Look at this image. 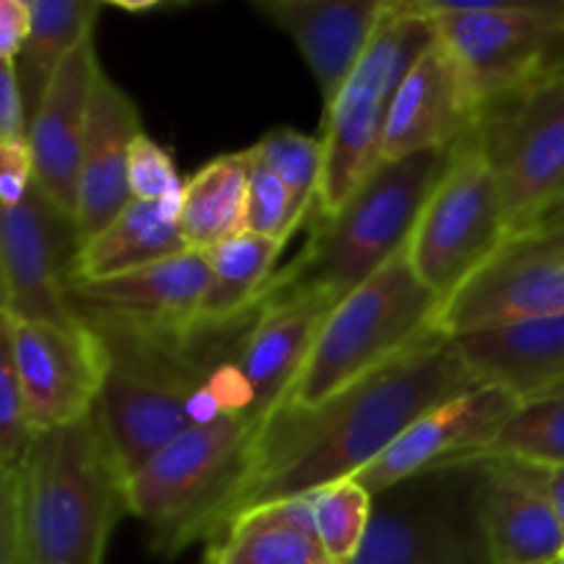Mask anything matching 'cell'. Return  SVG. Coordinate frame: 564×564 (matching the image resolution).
<instances>
[{
	"mask_svg": "<svg viewBox=\"0 0 564 564\" xmlns=\"http://www.w3.org/2000/svg\"><path fill=\"white\" fill-rule=\"evenodd\" d=\"M449 158L452 147L380 165L339 213L317 220L303 251L273 275L264 295L325 292L341 301L358 290L408 248Z\"/></svg>",
	"mask_w": 564,
	"mask_h": 564,
	"instance_id": "obj_3",
	"label": "cell"
},
{
	"mask_svg": "<svg viewBox=\"0 0 564 564\" xmlns=\"http://www.w3.org/2000/svg\"><path fill=\"white\" fill-rule=\"evenodd\" d=\"M251 149L209 160L185 182L182 231L191 251H213L248 229Z\"/></svg>",
	"mask_w": 564,
	"mask_h": 564,
	"instance_id": "obj_27",
	"label": "cell"
},
{
	"mask_svg": "<svg viewBox=\"0 0 564 564\" xmlns=\"http://www.w3.org/2000/svg\"><path fill=\"white\" fill-rule=\"evenodd\" d=\"M0 345L9 347L39 435L72 427L97 408L108 378V345L83 323H14L0 317Z\"/></svg>",
	"mask_w": 564,
	"mask_h": 564,
	"instance_id": "obj_13",
	"label": "cell"
},
{
	"mask_svg": "<svg viewBox=\"0 0 564 564\" xmlns=\"http://www.w3.org/2000/svg\"><path fill=\"white\" fill-rule=\"evenodd\" d=\"M251 149L290 191L295 213L303 224L317 209L319 191H323V138H312L297 130H270Z\"/></svg>",
	"mask_w": 564,
	"mask_h": 564,
	"instance_id": "obj_30",
	"label": "cell"
},
{
	"mask_svg": "<svg viewBox=\"0 0 564 564\" xmlns=\"http://www.w3.org/2000/svg\"><path fill=\"white\" fill-rule=\"evenodd\" d=\"M560 202H564V187H562V193H560V198H556V202H554V204H560ZM554 204H551V207H554ZM551 207H549V209H551ZM549 209H545V213H549ZM545 213H543V215H545ZM543 215H540V218H543Z\"/></svg>",
	"mask_w": 564,
	"mask_h": 564,
	"instance_id": "obj_41",
	"label": "cell"
},
{
	"mask_svg": "<svg viewBox=\"0 0 564 564\" xmlns=\"http://www.w3.org/2000/svg\"><path fill=\"white\" fill-rule=\"evenodd\" d=\"M99 9L88 0H31V31L14 61L31 121L61 64L94 36Z\"/></svg>",
	"mask_w": 564,
	"mask_h": 564,
	"instance_id": "obj_28",
	"label": "cell"
},
{
	"mask_svg": "<svg viewBox=\"0 0 564 564\" xmlns=\"http://www.w3.org/2000/svg\"><path fill=\"white\" fill-rule=\"evenodd\" d=\"M441 306L444 301L419 279L408 248H402L372 279L336 303L279 411L317 408L378 372L438 330Z\"/></svg>",
	"mask_w": 564,
	"mask_h": 564,
	"instance_id": "obj_5",
	"label": "cell"
},
{
	"mask_svg": "<svg viewBox=\"0 0 564 564\" xmlns=\"http://www.w3.org/2000/svg\"><path fill=\"white\" fill-rule=\"evenodd\" d=\"M36 438L39 433L28 416L11 352L0 345V471H17L25 466Z\"/></svg>",
	"mask_w": 564,
	"mask_h": 564,
	"instance_id": "obj_32",
	"label": "cell"
},
{
	"mask_svg": "<svg viewBox=\"0 0 564 564\" xmlns=\"http://www.w3.org/2000/svg\"><path fill=\"white\" fill-rule=\"evenodd\" d=\"M438 39L419 0H394L380 22L361 64L325 110V174L319 191V220L339 213L386 163V124L408 72Z\"/></svg>",
	"mask_w": 564,
	"mask_h": 564,
	"instance_id": "obj_6",
	"label": "cell"
},
{
	"mask_svg": "<svg viewBox=\"0 0 564 564\" xmlns=\"http://www.w3.org/2000/svg\"><path fill=\"white\" fill-rule=\"evenodd\" d=\"M31 135V110L22 94L17 66L0 64V143H20Z\"/></svg>",
	"mask_w": 564,
	"mask_h": 564,
	"instance_id": "obj_37",
	"label": "cell"
},
{
	"mask_svg": "<svg viewBox=\"0 0 564 564\" xmlns=\"http://www.w3.org/2000/svg\"><path fill=\"white\" fill-rule=\"evenodd\" d=\"M66 237L75 240V226L36 185L25 202L0 209V317L14 323H77L69 308L72 259H64Z\"/></svg>",
	"mask_w": 564,
	"mask_h": 564,
	"instance_id": "obj_15",
	"label": "cell"
},
{
	"mask_svg": "<svg viewBox=\"0 0 564 564\" xmlns=\"http://www.w3.org/2000/svg\"><path fill=\"white\" fill-rule=\"evenodd\" d=\"M350 564H490L477 510V466L419 474L375 496Z\"/></svg>",
	"mask_w": 564,
	"mask_h": 564,
	"instance_id": "obj_10",
	"label": "cell"
},
{
	"mask_svg": "<svg viewBox=\"0 0 564 564\" xmlns=\"http://www.w3.org/2000/svg\"><path fill=\"white\" fill-rule=\"evenodd\" d=\"M319 540L334 564H350L361 551L372 521L375 496L356 479H341L312 494Z\"/></svg>",
	"mask_w": 564,
	"mask_h": 564,
	"instance_id": "obj_31",
	"label": "cell"
},
{
	"mask_svg": "<svg viewBox=\"0 0 564 564\" xmlns=\"http://www.w3.org/2000/svg\"><path fill=\"white\" fill-rule=\"evenodd\" d=\"M540 479H543V488L549 494L551 505H554L556 518H560L562 529H564V466H554V468H538Z\"/></svg>",
	"mask_w": 564,
	"mask_h": 564,
	"instance_id": "obj_39",
	"label": "cell"
},
{
	"mask_svg": "<svg viewBox=\"0 0 564 564\" xmlns=\"http://www.w3.org/2000/svg\"><path fill=\"white\" fill-rule=\"evenodd\" d=\"M191 251L182 231V202H135L83 242L72 259V279L97 281L135 273Z\"/></svg>",
	"mask_w": 564,
	"mask_h": 564,
	"instance_id": "obj_24",
	"label": "cell"
},
{
	"mask_svg": "<svg viewBox=\"0 0 564 564\" xmlns=\"http://www.w3.org/2000/svg\"><path fill=\"white\" fill-rule=\"evenodd\" d=\"M419 6L460 61L485 113L564 69V0Z\"/></svg>",
	"mask_w": 564,
	"mask_h": 564,
	"instance_id": "obj_8",
	"label": "cell"
},
{
	"mask_svg": "<svg viewBox=\"0 0 564 564\" xmlns=\"http://www.w3.org/2000/svg\"><path fill=\"white\" fill-rule=\"evenodd\" d=\"M477 510L490 564H562L564 529L534 466H477Z\"/></svg>",
	"mask_w": 564,
	"mask_h": 564,
	"instance_id": "obj_20",
	"label": "cell"
},
{
	"mask_svg": "<svg viewBox=\"0 0 564 564\" xmlns=\"http://www.w3.org/2000/svg\"><path fill=\"white\" fill-rule=\"evenodd\" d=\"M455 345L479 383L521 400L564 380V314L479 328L455 336Z\"/></svg>",
	"mask_w": 564,
	"mask_h": 564,
	"instance_id": "obj_23",
	"label": "cell"
},
{
	"mask_svg": "<svg viewBox=\"0 0 564 564\" xmlns=\"http://www.w3.org/2000/svg\"><path fill=\"white\" fill-rule=\"evenodd\" d=\"M36 171L28 141L0 143V209H11L25 202Z\"/></svg>",
	"mask_w": 564,
	"mask_h": 564,
	"instance_id": "obj_36",
	"label": "cell"
},
{
	"mask_svg": "<svg viewBox=\"0 0 564 564\" xmlns=\"http://www.w3.org/2000/svg\"><path fill=\"white\" fill-rule=\"evenodd\" d=\"M479 383L441 330L317 408H284L259 424L235 488L209 523L213 543L251 507L312 496L372 466L422 413Z\"/></svg>",
	"mask_w": 564,
	"mask_h": 564,
	"instance_id": "obj_1",
	"label": "cell"
},
{
	"mask_svg": "<svg viewBox=\"0 0 564 564\" xmlns=\"http://www.w3.org/2000/svg\"><path fill=\"white\" fill-rule=\"evenodd\" d=\"M284 242L242 231L207 253V290L198 308V336L220 334L246 323L262 303L270 281L279 273Z\"/></svg>",
	"mask_w": 564,
	"mask_h": 564,
	"instance_id": "obj_26",
	"label": "cell"
},
{
	"mask_svg": "<svg viewBox=\"0 0 564 564\" xmlns=\"http://www.w3.org/2000/svg\"><path fill=\"white\" fill-rule=\"evenodd\" d=\"M204 564H334L314 521L312 496L268 501L231 518Z\"/></svg>",
	"mask_w": 564,
	"mask_h": 564,
	"instance_id": "obj_25",
	"label": "cell"
},
{
	"mask_svg": "<svg viewBox=\"0 0 564 564\" xmlns=\"http://www.w3.org/2000/svg\"><path fill=\"white\" fill-rule=\"evenodd\" d=\"M336 303L325 292H279L264 295L248 317L235 347V367L251 400L257 430L290 394Z\"/></svg>",
	"mask_w": 564,
	"mask_h": 564,
	"instance_id": "obj_17",
	"label": "cell"
},
{
	"mask_svg": "<svg viewBox=\"0 0 564 564\" xmlns=\"http://www.w3.org/2000/svg\"><path fill=\"white\" fill-rule=\"evenodd\" d=\"M20 474L31 564H105L127 507L94 413L39 435Z\"/></svg>",
	"mask_w": 564,
	"mask_h": 564,
	"instance_id": "obj_4",
	"label": "cell"
},
{
	"mask_svg": "<svg viewBox=\"0 0 564 564\" xmlns=\"http://www.w3.org/2000/svg\"><path fill=\"white\" fill-rule=\"evenodd\" d=\"M251 149V147H248ZM251 196H248V229L253 235L270 237V240L284 242L292 237V231L301 226V218L295 213L290 191L279 182V176L253 154L251 149Z\"/></svg>",
	"mask_w": 564,
	"mask_h": 564,
	"instance_id": "obj_33",
	"label": "cell"
},
{
	"mask_svg": "<svg viewBox=\"0 0 564 564\" xmlns=\"http://www.w3.org/2000/svg\"><path fill=\"white\" fill-rule=\"evenodd\" d=\"M141 135L143 124L135 102L102 69L97 91H94L91 124H88L80 185H77V248L97 237L105 226L113 224L124 213L127 204L132 202L130 152L132 143Z\"/></svg>",
	"mask_w": 564,
	"mask_h": 564,
	"instance_id": "obj_22",
	"label": "cell"
},
{
	"mask_svg": "<svg viewBox=\"0 0 564 564\" xmlns=\"http://www.w3.org/2000/svg\"><path fill=\"white\" fill-rule=\"evenodd\" d=\"M257 427L220 416L185 430L124 482V507L154 532L152 551L182 554L209 538L215 510L235 488Z\"/></svg>",
	"mask_w": 564,
	"mask_h": 564,
	"instance_id": "obj_7",
	"label": "cell"
},
{
	"mask_svg": "<svg viewBox=\"0 0 564 564\" xmlns=\"http://www.w3.org/2000/svg\"><path fill=\"white\" fill-rule=\"evenodd\" d=\"M490 460L523 463L534 468L564 466V380L521 400L499 435L460 466Z\"/></svg>",
	"mask_w": 564,
	"mask_h": 564,
	"instance_id": "obj_29",
	"label": "cell"
},
{
	"mask_svg": "<svg viewBox=\"0 0 564 564\" xmlns=\"http://www.w3.org/2000/svg\"><path fill=\"white\" fill-rule=\"evenodd\" d=\"M482 119L485 108L460 61L435 39L397 91L386 124L383 160L391 163L455 147L471 135Z\"/></svg>",
	"mask_w": 564,
	"mask_h": 564,
	"instance_id": "obj_19",
	"label": "cell"
},
{
	"mask_svg": "<svg viewBox=\"0 0 564 564\" xmlns=\"http://www.w3.org/2000/svg\"><path fill=\"white\" fill-rule=\"evenodd\" d=\"M0 564H31L20 468L0 471Z\"/></svg>",
	"mask_w": 564,
	"mask_h": 564,
	"instance_id": "obj_35",
	"label": "cell"
},
{
	"mask_svg": "<svg viewBox=\"0 0 564 564\" xmlns=\"http://www.w3.org/2000/svg\"><path fill=\"white\" fill-rule=\"evenodd\" d=\"M31 31V0H0V64H14Z\"/></svg>",
	"mask_w": 564,
	"mask_h": 564,
	"instance_id": "obj_38",
	"label": "cell"
},
{
	"mask_svg": "<svg viewBox=\"0 0 564 564\" xmlns=\"http://www.w3.org/2000/svg\"><path fill=\"white\" fill-rule=\"evenodd\" d=\"M102 64L97 58L94 36H88L61 64L33 113L28 147L33 154V185L75 226L77 185H80L83 152L91 124V105Z\"/></svg>",
	"mask_w": 564,
	"mask_h": 564,
	"instance_id": "obj_18",
	"label": "cell"
},
{
	"mask_svg": "<svg viewBox=\"0 0 564 564\" xmlns=\"http://www.w3.org/2000/svg\"><path fill=\"white\" fill-rule=\"evenodd\" d=\"M479 132L499 180L507 237L521 235L564 187V69L490 108Z\"/></svg>",
	"mask_w": 564,
	"mask_h": 564,
	"instance_id": "obj_11",
	"label": "cell"
},
{
	"mask_svg": "<svg viewBox=\"0 0 564 564\" xmlns=\"http://www.w3.org/2000/svg\"><path fill=\"white\" fill-rule=\"evenodd\" d=\"M518 405L521 397L501 386H477L452 397L422 413L372 466L352 479L380 496L419 474L460 466L499 435Z\"/></svg>",
	"mask_w": 564,
	"mask_h": 564,
	"instance_id": "obj_16",
	"label": "cell"
},
{
	"mask_svg": "<svg viewBox=\"0 0 564 564\" xmlns=\"http://www.w3.org/2000/svg\"><path fill=\"white\" fill-rule=\"evenodd\" d=\"M102 339L110 367L94 419L124 482L196 424L220 416H242L253 424L251 400L235 367L240 336L231 347L220 341L209 347L213 334H202L185 347L119 336Z\"/></svg>",
	"mask_w": 564,
	"mask_h": 564,
	"instance_id": "obj_2",
	"label": "cell"
},
{
	"mask_svg": "<svg viewBox=\"0 0 564 564\" xmlns=\"http://www.w3.org/2000/svg\"><path fill=\"white\" fill-rule=\"evenodd\" d=\"M564 314V226H532L505 246L441 306L435 328L463 336L518 319Z\"/></svg>",
	"mask_w": 564,
	"mask_h": 564,
	"instance_id": "obj_14",
	"label": "cell"
},
{
	"mask_svg": "<svg viewBox=\"0 0 564 564\" xmlns=\"http://www.w3.org/2000/svg\"><path fill=\"white\" fill-rule=\"evenodd\" d=\"M207 273V253L185 251L113 279L83 281L69 275V308L77 323L99 336L185 347L198 339Z\"/></svg>",
	"mask_w": 564,
	"mask_h": 564,
	"instance_id": "obj_12",
	"label": "cell"
},
{
	"mask_svg": "<svg viewBox=\"0 0 564 564\" xmlns=\"http://www.w3.org/2000/svg\"><path fill=\"white\" fill-rule=\"evenodd\" d=\"M130 193L135 202H182L185 182L176 174L169 149L143 132L130 152Z\"/></svg>",
	"mask_w": 564,
	"mask_h": 564,
	"instance_id": "obj_34",
	"label": "cell"
},
{
	"mask_svg": "<svg viewBox=\"0 0 564 564\" xmlns=\"http://www.w3.org/2000/svg\"><path fill=\"white\" fill-rule=\"evenodd\" d=\"M534 226H564V202L554 204V207H551Z\"/></svg>",
	"mask_w": 564,
	"mask_h": 564,
	"instance_id": "obj_40",
	"label": "cell"
},
{
	"mask_svg": "<svg viewBox=\"0 0 564 564\" xmlns=\"http://www.w3.org/2000/svg\"><path fill=\"white\" fill-rule=\"evenodd\" d=\"M505 240L499 180L477 127L452 147L449 165L413 226L408 257L419 279L449 301Z\"/></svg>",
	"mask_w": 564,
	"mask_h": 564,
	"instance_id": "obj_9",
	"label": "cell"
},
{
	"mask_svg": "<svg viewBox=\"0 0 564 564\" xmlns=\"http://www.w3.org/2000/svg\"><path fill=\"white\" fill-rule=\"evenodd\" d=\"M394 0H259L253 9L295 42L325 110L361 64Z\"/></svg>",
	"mask_w": 564,
	"mask_h": 564,
	"instance_id": "obj_21",
	"label": "cell"
},
{
	"mask_svg": "<svg viewBox=\"0 0 564 564\" xmlns=\"http://www.w3.org/2000/svg\"><path fill=\"white\" fill-rule=\"evenodd\" d=\"M562 564H564V562H562Z\"/></svg>",
	"mask_w": 564,
	"mask_h": 564,
	"instance_id": "obj_42",
	"label": "cell"
}]
</instances>
